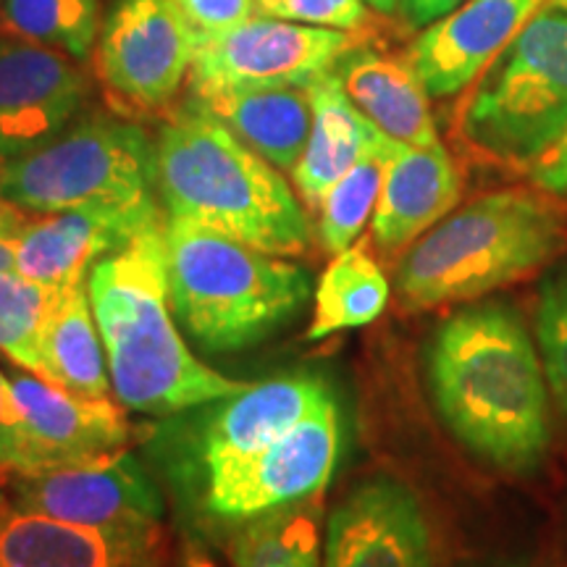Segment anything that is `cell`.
I'll use <instances>...</instances> for the list:
<instances>
[{
	"label": "cell",
	"instance_id": "obj_23",
	"mask_svg": "<svg viewBox=\"0 0 567 567\" xmlns=\"http://www.w3.org/2000/svg\"><path fill=\"white\" fill-rule=\"evenodd\" d=\"M45 381L87 400H109L111 373L87 284L55 292L42 334Z\"/></svg>",
	"mask_w": 567,
	"mask_h": 567
},
{
	"label": "cell",
	"instance_id": "obj_41",
	"mask_svg": "<svg viewBox=\"0 0 567 567\" xmlns=\"http://www.w3.org/2000/svg\"><path fill=\"white\" fill-rule=\"evenodd\" d=\"M507 567H520V565H507Z\"/></svg>",
	"mask_w": 567,
	"mask_h": 567
},
{
	"label": "cell",
	"instance_id": "obj_9",
	"mask_svg": "<svg viewBox=\"0 0 567 567\" xmlns=\"http://www.w3.org/2000/svg\"><path fill=\"white\" fill-rule=\"evenodd\" d=\"M358 45L350 32L250 17L231 30L197 42L189 69V95L234 87H310Z\"/></svg>",
	"mask_w": 567,
	"mask_h": 567
},
{
	"label": "cell",
	"instance_id": "obj_10",
	"mask_svg": "<svg viewBox=\"0 0 567 567\" xmlns=\"http://www.w3.org/2000/svg\"><path fill=\"white\" fill-rule=\"evenodd\" d=\"M11 505L71 526L101 530H158L163 494L132 452L87 463L11 473Z\"/></svg>",
	"mask_w": 567,
	"mask_h": 567
},
{
	"label": "cell",
	"instance_id": "obj_17",
	"mask_svg": "<svg viewBox=\"0 0 567 567\" xmlns=\"http://www.w3.org/2000/svg\"><path fill=\"white\" fill-rule=\"evenodd\" d=\"M329 396L334 389L318 373H284L226 396L205 417L197 442L203 478L264 452Z\"/></svg>",
	"mask_w": 567,
	"mask_h": 567
},
{
	"label": "cell",
	"instance_id": "obj_32",
	"mask_svg": "<svg viewBox=\"0 0 567 567\" xmlns=\"http://www.w3.org/2000/svg\"><path fill=\"white\" fill-rule=\"evenodd\" d=\"M189 27L208 38L255 17V0H172Z\"/></svg>",
	"mask_w": 567,
	"mask_h": 567
},
{
	"label": "cell",
	"instance_id": "obj_19",
	"mask_svg": "<svg viewBox=\"0 0 567 567\" xmlns=\"http://www.w3.org/2000/svg\"><path fill=\"white\" fill-rule=\"evenodd\" d=\"M463 193L455 161L442 142L429 147L400 145L389 161L384 187L373 210V239L384 252H400L450 216Z\"/></svg>",
	"mask_w": 567,
	"mask_h": 567
},
{
	"label": "cell",
	"instance_id": "obj_38",
	"mask_svg": "<svg viewBox=\"0 0 567 567\" xmlns=\"http://www.w3.org/2000/svg\"><path fill=\"white\" fill-rule=\"evenodd\" d=\"M6 505H9V496H6L3 492H0V509H3Z\"/></svg>",
	"mask_w": 567,
	"mask_h": 567
},
{
	"label": "cell",
	"instance_id": "obj_40",
	"mask_svg": "<svg viewBox=\"0 0 567 567\" xmlns=\"http://www.w3.org/2000/svg\"><path fill=\"white\" fill-rule=\"evenodd\" d=\"M0 208H3V195H0Z\"/></svg>",
	"mask_w": 567,
	"mask_h": 567
},
{
	"label": "cell",
	"instance_id": "obj_21",
	"mask_svg": "<svg viewBox=\"0 0 567 567\" xmlns=\"http://www.w3.org/2000/svg\"><path fill=\"white\" fill-rule=\"evenodd\" d=\"M189 97L279 172H295L313 130L310 87H234Z\"/></svg>",
	"mask_w": 567,
	"mask_h": 567
},
{
	"label": "cell",
	"instance_id": "obj_26",
	"mask_svg": "<svg viewBox=\"0 0 567 567\" xmlns=\"http://www.w3.org/2000/svg\"><path fill=\"white\" fill-rule=\"evenodd\" d=\"M400 151V142L379 134L354 166L326 193L321 200L318 239L326 252H344L360 237L363 226L375 210L389 161Z\"/></svg>",
	"mask_w": 567,
	"mask_h": 567
},
{
	"label": "cell",
	"instance_id": "obj_18",
	"mask_svg": "<svg viewBox=\"0 0 567 567\" xmlns=\"http://www.w3.org/2000/svg\"><path fill=\"white\" fill-rule=\"evenodd\" d=\"M161 530L71 526L11 505L0 509V567H161Z\"/></svg>",
	"mask_w": 567,
	"mask_h": 567
},
{
	"label": "cell",
	"instance_id": "obj_15",
	"mask_svg": "<svg viewBox=\"0 0 567 567\" xmlns=\"http://www.w3.org/2000/svg\"><path fill=\"white\" fill-rule=\"evenodd\" d=\"M6 375L38 471L113 455L132 442V423L111 400L71 394L24 368Z\"/></svg>",
	"mask_w": 567,
	"mask_h": 567
},
{
	"label": "cell",
	"instance_id": "obj_13",
	"mask_svg": "<svg viewBox=\"0 0 567 567\" xmlns=\"http://www.w3.org/2000/svg\"><path fill=\"white\" fill-rule=\"evenodd\" d=\"M71 55L30 40H0V161L55 137L84 113L87 76Z\"/></svg>",
	"mask_w": 567,
	"mask_h": 567
},
{
	"label": "cell",
	"instance_id": "obj_7",
	"mask_svg": "<svg viewBox=\"0 0 567 567\" xmlns=\"http://www.w3.org/2000/svg\"><path fill=\"white\" fill-rule=\"evenodd\" d=\"M0 195L21 210L161 200L155 145L145 130L111 113H82L32 151L0 161Z\"/></svg>",
	"mask_w": 567,
	"mask_h": 567
},
{
	"label": "cell",
	"instance_id": "obj_28",
	"mask_svg": "<svg viewBox=\"0 0 567 567\" xmlns=\"http://www.w3.org/2000/svg\"><path fill=\"white\" fill-rule=\"evenodd\" d=\"M55 292L19 271L0 274V352L13 365L45 379L42 334Z\"/></svg>",
	"mask_w": 567,
	"mask_h": 567
},
{
	"label": "cell",
	"instance_id": "obj_36",
	"mask_svg": "<svg viewBox=\"0 0 567 567\" xmlns=\"http://www.w3.org/2000/svg\"><path fill=\"white\" fill-rule=\"evenodd\" d=\"M373 11H379L381 17H392V19H402L408 17V0H365Z\"/></svg>",
	"mask_w": 567,
	"mask_h": 567
},
{
	"label": "cell",
	"instance_id": "obj_22",
	"mask_svg": "<svg viewBox=\"0 0 567 567\" xmlns=\"http://www.w3.org/2000/svg\"><path fill=\"white\" fill-rule=\"evenodd\" d=\"M310 101L313 130L292 179L302 203H308V208H318L326 193L363 158L381 132L354 109L334 71L310 84Z\"/></svg>",
	"mask_w": 567,
	"mask_h": 567
},
{
	"label": "cell",
	"instance_id": "obj_5",
	"mask_svg": "<svg viewBox=\"0 0 567 567\" xmlns=\"http://www.w3.org/2000/svg\"><path fill=\"white\" fill-rule=\"evenodd\" d=\"M567 247L557 197L502 189L439 221L402 255L396 295L410 313L476 300L549 264Z\"/></svg>",
	"mask_w": 567,
	"mask_h": 567
},
{
	"label": "cell",
	"instance_id": "obj_31",
	"mask_svg": "<svg viewBox=\"0 0 567 567\" xmlns=\"http://www.w3.org/2000/svg\"><path fill=\"white\" fill-rule=\"evenodd\" d=\"M38 460L21 429V415L11 396L9 375L0 371V473H34Z\"/></svg>",
	"mask_w": 567,
	"mask_h": 567
},
{
	"label": "cell",
	"instance_id": "obj_39",
	"mask_svg": "<svg viewBox=\"0 0 567 567\" xmlns=\"http://www.w3.org/2000/svg\"><path fill=\"white\" fill-rule=\"evenodd\" d=\"M551 3H557V6H563V9H567V0H551Z\"/></svg>",
	"mask_w": 567,
	"mask_h": 567
},
{
	"label": "cell",
	"instance_id": "obj_30",
	"mask_svg": "<svg viewBox=\"0 0 567 567\" xmlns=\"http://www.w3.org/2000/svg\"><path fill=\"white\" fill-rule=\"evenodd\" d=\"M271 17L358 34L371 24V6L365 0H279Z\"/></svg>",
	"mask_w": 567,
	"mask_h": 567
},
{
	"label": "cell",
	"instance_id": "obj_11",
	"mask_svg": "<svg viewBox=\"0 0 567 567\" xmlns=\"http://www.w3.org/2000/svg\"><path fill=\"white\" fill-rule=\"evenodd\" d=\"M197 42L172 0H118L97 40V71L124 101L161 109L189 76Z\"/></svg>",
	"mask_w": 567,
	"mask_h": 567
},
{
	"label": "cell",
	"instance_id": "obj_1",
	"mask_svg": "<svg viewBox=\"0 0 567 567\" xmlns=\"http://www.w3.org/2000/svg\"><path fill=\"white\" fill-rule=\"evenodd\" d=\"M425 368L436 413L467 452L515 476L544 463L549 381L513 305L481 302L446 318Z\"/></svg>",
	"mask_w": 567,
	"mask_h": 567
},
{
	"label": "cell",
	"instance_id": "obj_12",
	"mask_svg": "<svg viewBox=\"0 0 567 567\" xmlns=\"http://www.w3.org/2000/svg\"><path fill=\"white\" fill-rule=\"evenodd\" d=\"M323 567H434L429 517L413 488L389 476L354 486L329 517Z\"/></svg>",
	"mask_w": 567,
	"mask_h": 567
},
{
	"label": "cell",
	"instance_id": "obj_6",
	"mask_svg": "<svg viewBox=\"0 0 567 567\" xmlns=\"http://www.w3.org/2000/svg\"><path fill=\"white\" fill-rule=\"evenodd\" d=\"M486 158L530 166L567 134V9L547 3L492 61L463 111Z\"/></svg>",
	"mask_w": 567,
	"mask_h": 567
},
{
	"label": "cell",
	"instance_id": "obj_35",
	"mask_svg": "<svg viewBox=\"0 0 567 567\" xmlns=\"http://www.w3.org/2000/svg\"><path fill=\"white\" fill-rule=\"evenodd\" d=\"M465 0H408V17L410 27H429L463 6Z\"/></svg>",
	"mask_w": 567,
	"mask_h": 567
},
{
	"label": "cell",
	"instance_id": "obj_33",
	"mask_svg": "<svg viewBox=\"0 0 567 567\" xmlns=\"http://www.w3.org/2000/svg\"><path fill=\"white\" fill-rule=\"evenodd\" d=\"M528 176L542 193L567 200V134L530 163Z\"/></svg>",
	"mask_w": 567,
	"mask_h": 567
},
{
	"label": "cell",
	"instance_id": "obj_34",
	"mask_svg": "<svg viewBox=\"0 0 567 567\" xmlns=\"http://www.w3.org/2000/svg\"><path fill=\"white\" fill-rule=\"evenodd\" d=\"M27 224H30V213L3 200V208H0V274L17 271L19 243Z\"/></svg>",
	"mask_w": 567,
	"mask_h": 567
},
{
	"label": "cell",
	"instance_id": "obj_25",
	"mask_svg": "<svg viewBox=\"0 0 567 567\" xmlns=\"http://www.w3.org/2000/svg\"><path fill=\"white\" fill-rule=\"evenodd\" d=\"M323 494L237 526L231 567H321Z\"/></svg>",
	"mask_w": 567,
	"mask_h": 567
},
{
	"label": "cell",
	"instance_id": "obj_4",
	"mask_svg": "<svg viewBox=\"0 0 567 567\" xmlns=\"http://www.w3.org/2000/svg\"><path fill=\"white\" fill-rule=\"evenodd\" d=\"M168 300L176 323L205 352H239L289 326L308 305L310 274L208 226L168 218Z\"/></svg>",
	"mask_w": 567,
	"mask_h": 567
},
{
	"label": "cell",
	"instance_id": "obj_2",
	"mask_svg": "<svg viewBox=\"0 0 567 567\" xmlns=\"http://www.w3.org/2000/svg\"><path fill=\"white\" fill-rule=\"evenodd\" d=\"M163 226L142 229L87 276V292L116 400L142 415L221 402L245 384L189 352L168 300Z\"/></svg>",
	"mask_w": 567,
	"mask_h": 567
},
{
	"label": "cell",
	"instance_id": "obj_3",
	"mask_svg": "<svg viewBox=\"0 0 567 567\" xmlns=\"http://www.w3.org/2000/svg\"><path fill=\"white\" fill-rule=\"evenodd\" d=\"M153 145L155 187L168 218L279 258L308 252L313 229L289 182L195 97L168 113Z\"/></svg>",
	"mask_w": 567,
	"mask_h": 567
},
{
	"label": "cell",
	"instance_id": "obj_8",
	"mask_svg": "<svg viewBox=\"0 0 567 567\" xmlns=\"http://www.w3.org/2000/svg\"><path fill=\"white\" fill-rule=\"evenodd\" d=\"M337 394L271 446L203 478V507L224 526H243L274 509L323 494L342 452Z\"/></svg>",
	"mask_w": 567,
	"mask_h": 567
},
{
	"label": "cell",
	"instance_id": "obj_37",
	"mask_svg": "<svg viewBox=\"0 0 567 567\" xmlns=\"http://www.w3.org/2000/svg\"><path fill=\"white\" fill-rule=\"evenodd\" d=\"M279 0H255V17H271Z\"/></svg>",
	"mask_w": 567,
	"mask_h": 567
},
{
	"label": "cell",
	"instance_id": "obj_27",
	"mask_svg": "<svg viewBox=\"0 0 567 567\" xmlns=\"http://www.w3.org/2000/svg\"><path fill=\"white\" fill-rule=\"evenodd\" d=\"M3 27L71 59H87L101 27L97 0H0Z\"/></svg>",
	"mask_w": 567,
	"mask_h": 567
},
{
	"label": "cell",
	"instance_id": "obj_20",
	"mask_svg": "<svg viewBox=\"0 0 567 567\" xmlns=\"http://www.w3.org/2000/svg\"><path fill=\"white\" fill-rule=\"evenodd\" d=\"M354 109L400 145H439L429 92L408 59L354 45L331 69Z\"/></svg>",
	"mask_w": 567,
	"mask_h": 567
},
{
	"label": "cell",
	"instance_id": "obj_24",
	"mask_svg": "<svg viewBox=\"0 0 567 567\" xmlns=\"http://www.w3.org/2000/svg\"><path fill=\"white\" fill-rule=\"evenodd\" d=\"M389 281L363 245L347 247L326 268L316 287V308L308 339L318 342L337 331L360 329L384 313Z\"/></svg>",
	"mask_w": 567,
	"mask_h": 567
},
{
	"label": "cell",
	"instance_id": "obj_14",
	"mask_svg": "<svg viewBox=\"0 0 567 567\" xmlns=\"http://www.w3.org/2000/svg\"><path fill=\"white\" fill-rule=\"evenodd\" d=\"M158 221H163L161 200L42 213L24 226L17 271L51 292H63L87 284L90 271L103 258Z\"/></svg>",
	"mask_w": 567,
	"mask_h": 567
},
{
	"label": "cell",
	"instance_id": "obj_29",
	"mask_svg": "<svg viewBox=\"0 0 567 567\" xmlns=\"http://www.w3.org/2000/svg\"><path fill=\"white\" fill-rule=\"evenodd\" d=\"M536 337L555 400L567 415V255L544 274L538 289Z\"/></svg>",
	"mask_w": 567,
	"mask_h": 567
},
{
	"label": "cell",
	"instance_id": "obj_16",
	"mask_svg": "<svg viewBox=\"0 0 567 567\" xmlns=\"http://www.w3.org/2000/svg\"><path fill=\"white\" fill-rule=\"evenodd\" d=\"M547 0H465L423 32L405 59L431 97H450L478 80Z\"/></svg>",
	"mask_w": 567,
	"mask_h": 567
}]
</instances>
